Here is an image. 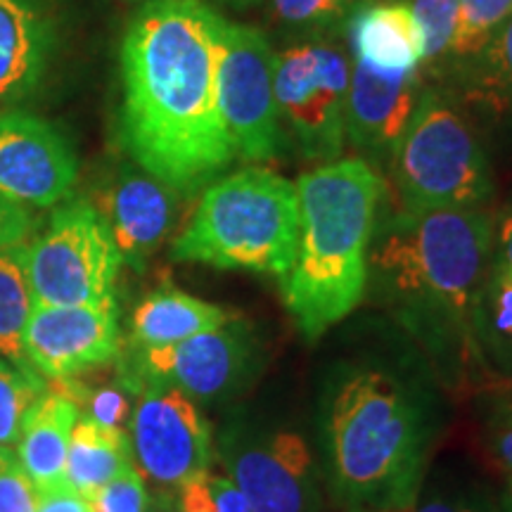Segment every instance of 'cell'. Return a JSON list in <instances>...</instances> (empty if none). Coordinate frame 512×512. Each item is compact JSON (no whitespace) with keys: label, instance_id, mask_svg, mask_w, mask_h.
I'll return each instance as SVG.
<instances>
[{"label":"cell","instance_id":"cell-9","mask_svg":"<svg viewBox=\"0 0 512 512\" xmlns=\"http://www.w3.org/2000/svg\"><path fill=\"white\" fill-rule=\"evenodd\" d=\"M351 69L330 43H299L275 64L280 119L309 159H335L347 140V93Z\"/></svg>","mask_w":512,"mask_h":512},{"label":"cell","instance_id":"cell-30","mask_svg":"<svg viewBox=\"0 0 512 512\" xmlns=\"http://www.w3.org/2000/svg\"><path fill=\"white\" fill-rule=\"evenodd\" d=\"M34 233V216L27 207L0 197V252L24 247Z\"/></svg>","mask_w":512,"mask_h":512},{"label":"cell","instance_id":"cell-37","mask_svg":"<svg viewBox=\"0 0 512 512\" xmlns=\"http://www.w3.org/2000/svg\"><path fill=\"white\" fill-rule=\"evenodd\" d=\"M415 512H475L470 508H463V505H448V503H427L418 508Z\"/></svg>","mask_w":512,"mask_h":512},{"label":"cell","instance_id":"cell-11","mask_svg":"<svg viewBox=\"0 0 512 512\" xmlns=\"http://www.w3.org/2000/svg\"><path fill=\"white\" fill-rule=\"evenodd\" d=\"M131 373L121 375L126 392L140 377L174 384L197 401L226 399L252 373V337L242 323L228 320L171 347L136 349Z\"/></svg>","mask_w":512,"mask_h":512},{"label":"cell","instance_id":"cell-12","mask_svg":"<svg viewBox=\"0 0 512 512\" xmlns=\"http://www.w3.org/2000/svg\"><path fill=\"white\" fill-rule=\"evenodd\" d=\"M117 299L81 306H41L31 311L24 354L46 382H62L107 366L119 356Z\"/></svg>","mask_w":512,"mask_h":512},{"label":"cell","instance_id":"cell-26","mask_svg":"<svg viewBox=\"0 0 512 512\" xmlns=\"http://www.w3.org/2000/svg\"><path fill=\"white\" fill-rule=\"evenodd\" d=\"M408 8L422 38V62L448 55L456 31L458 0H413Z\"/></svg>","mask_w":512,"mask_h":512},{"label":"cell","instance_id":"cell-2","mask_svg":"<svg viewBox=\"0 0 512 512\" xmlns=\"http://www.w3.org/2000/svg\"><path fill=\"white\" fill-rule=\"evenodd\" d=\"M299 245L280 280L283 302L309 342L361 304L384 181L363 159H339L297 181Z\"/></svg>","mask_w":512,"mask_h":512},{"label":"cell","instance_id":"cell-33","mask_svg":"<svg viewBox=\"0 0 512 512\" xmlns=\"http://www.w3.org/2000/svg\"><path fill=\"white\" fill-rule=\"evenodd\" d=\"M209 491L219 512H252L247 498L242 496V491L233 484V479L209 475Z\"/></svg>","mask_w":512,"mask_h":512},{"label":"cell","instance_id":"cell-17","mask_svg":"<svg viewBox=\"0 0 512 512\" xmlns=\"http://www.w3.org/2000/svg\"><path fill=\"white\" fill-rule=\"evenodd\" d=\"M79 418V406L53 384L24 415L15 451L36 491L64 479L69 441Z\"/></svg>","mask_w":512,"mask_h":512},{"label":"cell","instance_id":"cell-15","mask_svg":"<svg viewBox=\"0 0 512 512\" xmlns=\"http://www.w3.org/2000/svg\"><path fill=\"white\" fill-rule=\"evenodd\" d=\"M176 197L169 185L143 169L124 166L105 185L98 211L112 230L124 264L143 271L147 259L166 240L176 216Z\"/></svg>","mask_w":512,"mask_h":512},{"label":"cell","instance_id":"cell-24","mask_svg":"<svg viewBox=\"0 0 512 512\" xmlns=\"http://www.w3.org/2000/svg\"><path fill=\"white\" fill-rule=\"evenodd\" d=\"M512 17V0H458L456 31L448 55L472 62Z\"/></svg>","mask_w":512,"mask_h":512},{"label":"cell","instance_id":"cell-25","mask_svg":"<svg viewBox=\"0 0 512 512\" xmlns=\"http://www.w3.org/2000/svg\"><path fill=\"white\" fill-rule=\"evenodd\" d=\"M46 389L48 382L41 375L22 373L0 358V446H17L24 415Z\"/></svg>","mask_w":512,"mask_h":512},{"label":"cell","instance_id":"cell-20","mask_svg":"<svg viewBox=\"0 0 512 512\" xmlns=\"http://www.w3.org/2000/svg\"><path fill=\"white\" fill-rule=\"evenodd\" d=\"M356 60L384 72H415L422 62V38L413 12L403 3L358 8L349 22Z\"/></svg>","mask_w":512,"mask_h":512},{"label":"cell","instance_id":"cell-32","mask_svg":"<svg viewBox=\"0 0 512 512\" xmlns=\"http://www.w3.org/2000/svg\"><path fill=\"white\" fill-rule=\"evenodd\" d=\"M491 311H494L496 330L505 337H512V278L510 275L496 273Z\"/></svg>","mask_w":512,"mask_h":512},{"label":"cell","instance_id":"cell-4","mask_svg":"<svg viewBox=\"0 0 512 512\" xmlns=\"http://www.w3.org/2000/svg\"><path fill=\"white\" fill-rule=\"evenodd\" d=\"M420 415L392 377L361 370L344 377L330 406V451L344 494L403 505L420 465Z\"/></svg>","mask_w":512,"mask_h":512},{"label":"cell","instance_id":"cell-3","mask_svg":"<svg viewBox=\"0 0 512 512\" xmlns=\"http://www.w3.org/2000/svg\"><path fill=\"white\" fill-rule=\"evenodd\" d=\"M297 245V183L268 169H245L207 185L171 259L283 280Z\"/></svg>","mask_w":512,"mask_h":512},{"label":"cell","instance_id":"cell-38","mask_svg":"<svg viewBox=\"0 0 512 512\" xmlns=\"http://www.w3.org/2000/svg\"><path fill=\"white\" fill-rule=\"evenodd\" d=\"M121 3H128V5H140V8H143V5H147V3H155V0H121Z\"/></svg>","mask_w":512,"mask_h":512},{"label":"cell","instance_id":"cell-39","mask_svg":"<svg viewBox=\"0 0 512 512\" xmlns=\"http://www.w3.org/2000/svg\"><path fill=\"white\" fill-rule=\"evenodd\" d=\"M152 512H181V508H174V505H166V508H157Z\"/></svg>","mask_w":512,"mask_h":512},{"label":"cell","instance_id":"cell-19","mask_svg":"<svg viewBox=\"0 0 512 512\" xmlns=\"http://www.w3.org/2000/svg\"><path fill=\"white\" fill-rule=\"evenodd\" d=\"M233 318L221 306L192 297L176 287L147 294L131 318L133 349H159L216 330Z\"/></svg>","mask_w":512,"mask_h":512},{"label":"cell","instance_id":"cell-5","mask_svg":"<svg viewBox=\"0 0 512 512\" xmlns=\"http://www.w3.org/2000/svg\"><path fill=\"white\" fill-rule=\"evenodd\" d=\"M491 242L494 221L477 207L403 211L375 242L368 264L401 297L463 316Z\"/></svg>","mask_w":512,"mask_h":512},{"label":"cell","instance_id":"cell-36","mask_svg":"<svg viewBox=\"0 0 512 512\" xmlns=\"http://www.w3.org/2000/svg\"><path fill=\"white\" fill-rule=\"evenodd\" d=\"M501 275L512 278V209L503 219L501 226V256H498V271Z\"/></svg>","mask_w":512,"mask_h":512},{"label":"cell","instance_id":"cell-34","mask_svg":"<svg viewBox=\"0 0 512 512\" xmlns=\"http://www.w3.org/2000/svg\"><path fill=\"white\" fill-rule=\"evenodd\" d=\"M181 512H219L209 491V472L181 486Z\"/></svg>","mask_w":512,"mask_h":512},{"label":"cell","instance_id":"cell-27","mask_svg":"<svg viewBox=\"0 0 512 512\" xmlns=\"http://www.w3.org/2000/svg\"><path fill=\"white\" fill-rule=\"evenodd\" d=\"M356 0H271L273 17L287 27H332L351 10Z\"/></svg>","mask_w":512,"mask_h":512},{"label":"cell","instance_id":"cell-10","mask_svg":"<svg viewBox=\"0 0 512 512\" xmlns=\"http://www.w3.org/2000/svg\"><path fill=\"white\" fill-rule=\"evenodd\" d=\"M131 413V451L143 477L166 489H181L209 472L211 430L197 403L174 384L140 377Z\"/></svg>","mask_w":512,"mask_h":512},{"label":"cell","instance_id":"cell-22","mask_svg":"<svg viewBox=\"0 0 512 512\" xmlns=\"http://www.w3.org/2000/svg\"><path fill=\"white\" fill-rule=\"evenodd\" d=\"M34 306L24 247L5 249L0 252V358L22 373L38 375L24 354V332Z\"/></svg>","mask_w":512,"mask_h":512},{"label":"cell","instance_id":"cell-21","mask_svg":"<svg viewBox=\"0 0 512 512\" xmlns=\"http://www.w3.org/2000/svg\"><path fill=\"white\" fill-rule=\"evenodd\" d=\"M133 463L136 460H133L131 439L121 427H102L81 415L69 441L64 479L81 496L93 501L100 489H105Z\"/></svg>","mask_w":512,"mask_h":512},{"label":"cell","instance_id":"cell-42","mask_svg":"<svg viewBox=\"0 0 512 512\" xmlns=\"http://www.w3.org/2000/svg\"><path fill=\"white\" fill-rule=\"evenodd\" d=\"M384 512H394V510H384Z\"/></svg>","mask_w":512,"mask_h":512},{"label":"cell","instance_id":"cell-18","mask_svg":"<svg viewBox=\"0 0 512 512\" xmlns=\"http://www.w3.org/2000/svg\"><path fill=\"white\" fill-rule=\"evenodd\" d=\"M50 22L38 0H0V100L27 95L46 69Z\"/></svg>","mask_w":512,"mask_h":512},{"label":"cell","instance_id":"cell-29","mask_svg":"<svg viewBox=\"0 0 512 512\" xmlns=\"http://www.w3.org/2000/svg\"><path fill=\"white\" fill-rule=\"evenodd\" d=\"M95 512H145L147 489L145 477L136 463L128 465L119 477H114L105 489L93 498Z\"/></svg>","mask_w":512,"mask_h":512},{"label":"cell","instance_id":"cell-31","mask_svg":"<svg viewBox=\"0 0 512 512\" xmlns=\"http://www.w3.org/2000/svg\"><path fill=\"white\" fill-rule=\"evenodd\" d=\"M36 512H95L93 501L81 496L67 479L46 489H38Z\"/></svg>","mask_w":512,"mask_h":512},{"label":"cell","instance_id":"cell-28","mask_svg":"<svg viewBox=\"0 0 512 512\" xmlns=\"http://www.w3.org/2000/svg\"><path fill=\"white\" fill-rule=\"evenodd\" d=\"M36 486L31 484L15 448L0 446V512H36Z\"/></svg>","mask_w":512,"mask_h":512},{"label":"cell","instance_id":"cell-23","mask_svg":"<svg viewBox=\"0 0 512 512\" xmlns=\"http://www.w3.org/2000/svg\"><path fill=\"white\" fill-rule=\"evenodd\" d=\"M472 95L494 114H512V17L470 62Z\"/></svg>","mask_w":512,"mask_h":512},{"label":"cell","instance_id":"cell-14","mask_svg":"<svg viewBox=\"0 0 512 512\" xmlns=\"http://www.w3.org/2000/svg\"><path fill=\"white\" fill-rule=\"evenodd\" d=\"M233 484L252 512H306L313 496V458L302 434L275 432L228 453Z\"/></svg>","mask_w":512,"mask_h":512},{"label":"cell","instance_id":"cell-35","mask_svg":"<svg viewBox=\"0 0 512 512\" xmlns=\"http://www.w3.org/2000/svg\"><path fill=\"white\" fill-rule=\"evenodd\" d=\"M491 444H494V456L498 463L508 475L512 477V418L505 420L501 427L491 437Z\"/></svg>","mask_w":512,"mask_h":512},{"label":"cell","instance_id":"cell-13","mask_svg":"<svg viewBox=\"0 0 512 512\" xmlns=\"http://www.w3.org/2000/svg\"><path fill=\"white\" fill-rule=\"evenodd\" d=\"M76 176L74 147L53 124L29 114L0 117V197L48 209L72 195Z\"/></svg>","mask_w":512,"mask_h":512},{"label":"cell","instance_id":"cell-1","mask_svg":"<svg viewBox=\"0 0 512 512\" xmlns=\"http://www.w3.org/2000/svg\"><path fill=\"white\" fill-rule=\"evenodd\" d=\"M223 22L202 0H155L121 41V143L178 195L207 188L235 159L219 107Z\"/></svg>","mask_w":512,"mask_h":512},{"label":"cell","instance_id":"cell-7","mask_svg":"<svg viewBox=\"0 0 512 512\" xmlns=\"http://www.w3.org/2000/svg\"><path fill=\"white\" fill-rule=\"evenodd\" d=\"M121 259L105 216L88 200H69L24 245V268L41 306L102 304L114 299Z\"/></svg>","mask_w":512,"mask_h":512},{"label":"cell","instance_id":"cell-8","mask_svg":"<svg viewBox=\"0 0 512 512\" xmlns=\"http://www.w3.org/2000/svg\"><path fill=\"white\" fill-rule=\"evenodd\" d=\"M275 64L278 55L259 29L223 22L219 107L235 157L245 162H266L283 147Z\"/></svg>","mask_w":512,"mask_h":512},{"label":"cell","instance_id":"cell-41","mask_svg":"<svg viewBox=\"0 0 512 512\" xmlns=\"http://www.w3.org/2000/svg\"><path fill=\"white\" fill-rule=\"evenodd\" d=\"M505 505H508V512H512V484H510V491H508V501H505Z\"/></svg>","mask_w":512,"mask_h":512},{"label":"cell","instance_id":"cell-16","mask_svg":"<svg viewBox=\"0 0 512 512\" xmlns=\"http://www.w3.org/2000/svg\"><path fill=\"white\" fill-rule=\"evenodd\" d=\"M420 72H384L354 60L347 93V136L370 152H396L420 100Z\"/></svg>","mask_w":512,"mask_h":512},{"label":"cell","instance_id":"cell-40","mask_svg":"<svg viewBox=\"0 0 512 512\" xmlns=\"http://www.w3.org/2000/svg\"><path fill=\"white\" fill-rule=\"evenodd\" d=\"M228 3H233V5H252V3H256V0H228Z\"/></svg>","mask_w":512,"mask_h":512},{"label":"cell","instance_id":"cell-6","mask_svg":"<svg viewBox=\"0 0 512 512\" xmlns=\"http://www.w3.org/2000/svg\"><path fill=\"white\" fill-rule=\"evenodd\" d=\"M394 178L406 211L479 207L491 192L475 128L434 93L420 95L394 152Z\"/></svg>","mask_w":512,"mask_h":512}]
</instances>
